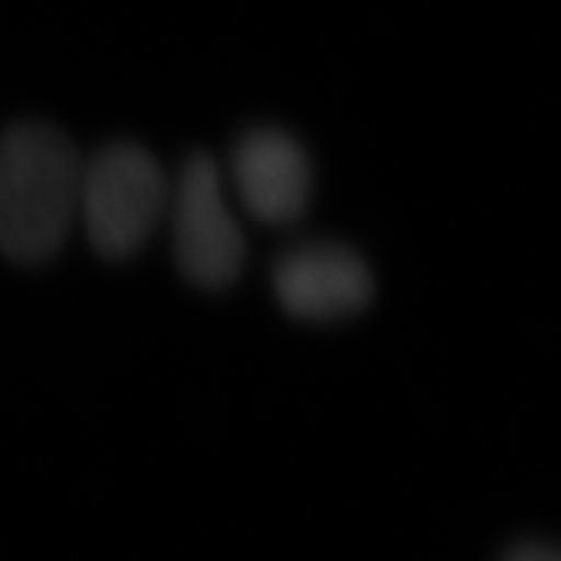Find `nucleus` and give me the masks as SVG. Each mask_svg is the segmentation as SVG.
Returning a JSON list of instances; mask_svg holds the SVG:
<instances>
[{"instance_id":"nucleus-1","label":"nucleus","mask_w":561,"mask_h":561,"mask_svg":"<svg viewBox=\"0 0 561 561\" xmlns=\"http://www.w3.org/2000/svg\"><path fill=\"white\" fill-rule=\"evenodd\" d=\"M83 159L66 133L19 123L0 136V250L19 265L58 255L79 221Z\"/></svg>"},{"instance_id":"nucleus-6","label":"nucleus","mask_w":561,"mask_h":561,"mask_svg":"<svg viewBox=\"0 0 561 561\" xmlns=\"http://www.w3.org/2000/svg\"><path fill=\"white\" fill-rule=\"evenodd\" d=\"M502 561H559V551L553 549L551 543L525 541L512 546V549L504 553Z\"/></svg>"},{"instance_id":"nucleus-4","label":"nucleus","mask_w":561,"mask_h":561,"mask_svg":"<svg viewBox=\"0 0 561 561\" xmlns=\"http://www.w3.org/2000/svg\"><path fill=\"white\" fill-rule=\"evenodd\" d=\"M273 294L291 318L333 322L369 305L375 278L356 250L341 242H310L289 250L276 263Z\"/></svg>"},{"instance_id":"nucleus-3","label":"nucleus","mask_w":561,"mask_h":561,"mask_svg":"<svg viewBox=\"0 0 561 561\" xmlns=\"http://www.w3.org/2000/svg\"><path fill=\"white\" fill-rule=\"evenodd\" d=\"M170 206L182 276L206 291L234 284L244 265V234L214 159L198 153L185 161Z\"/></svg>"},{"instance_id":"nucleus-5","label":"nucleus","mask_w":561,"mask_h":561,"mask_svg":"<svg viewBox=\"0 0 561 561\" xmlns=\"http://www.w3.org/2000/svg\"><path fill=\"white\" fill-rule=\"evenodd\" d=\"M231 182L252 219L286 227L307 214L312 164L297 138L278 128L248 130L231 153Z\"/></svg>"},{"instance_id":"nucleus-2","label":"nucleus","mask_w":561,"mask_h":561,"mask_svg":"<svg viewBox=\"0 0 561 561\" xmlns=\"http://www.w3.org/2000/svg\"><path fill=\"white\" fill-rule=\"evenodd\" d=\"M167 203L164 174L144 146L112 144L83 161L79 219L102 257L125 261L144 248Z\"/></svg>"}]
</instances>
